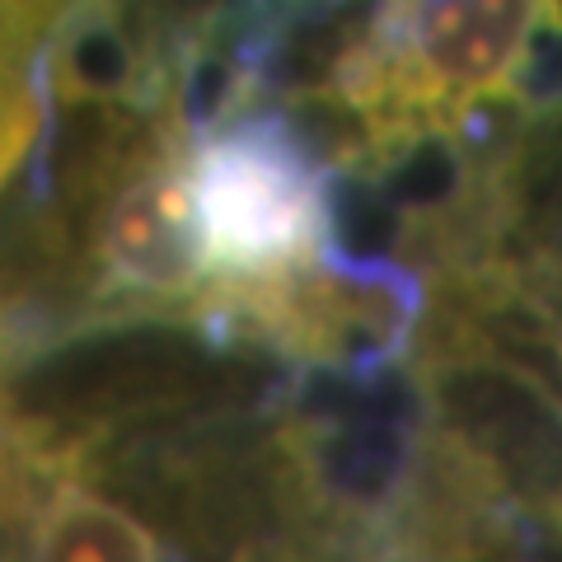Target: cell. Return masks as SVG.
I'll return each mask as SVG.
<instances>
[{"label": "cell", "instance_id": "obj_1", "mask_svg": "<svg viewBox=\"0 0 562 562\" xmlns=\"http://www.w3.org/2000/svg\"><path fill=\"white\" fill-rule=\"evenodd\" d=\"M543 14L549 0H384L338 66V99L380 150L460 127L525 80Z\"/></svg>", "mask_w": 562, "mask_h": 562}, {"label": "cell", "instance_id": "obj_2", "mask_svg": "<svg viewBox=\"0 0 562 562\" xmlns=\"http://www.w3.org/2000/svg\"><path fill=\"white\" fill-rule=\"evenodd\" d=\"M192 188L211 254V295L319 268L328 198L319 169L281 122L225 109L192 136Z\"/></svg>", "mask_w": 562, "mask_h": 562}, {"label": "cell", "instance_id": "obj_3", "mask_svg": "<svg viewBox=\"0 0 562 562\" xmlns=\"http://www.w3.org/2000/svg\"><path fill=\"white\" fill-rule=\"evenodd\" d=\"M33 562H169V553L132 506L80 473H61L38 512Z\"/></svg>", "mask_w": 562, "mask_h": 562}, {"label": "cell", "instance_id": "obj_4", "mask_svg": "<svg viewBox=\"0 0 562 562\" xmlns=\"http://www.w3.org/2000/svg\"><path fill=\"white\" fill-rule=\"evenodd\" d=\"M70 10L76 0H0V94L33 85Z\"/></svg>", "mask_w": 562, "mask_h": 562}, {"label": "cell", "instance_id": "obj_5", "mask_svg": "<svg viewBox=\"0 0 562 562\" xmlns=\"http://www.w3.org/2000/svg\"><path fill=\"white\" fill-rule=\"evenodd\" d=\"M286 562H310V558H286ZM319 562H436V553L417 549V543H357V549L338 543Z\"/></svg>", "mask_w": 562, "mask_h": 562}, {"label": "cell", "instance_id": "obj_6", "mask_svg": "<svg viewBox=\"0 0 562 562\" xmlns=\"http://www.w3.org/2000/svg\"><path fill=\"white\" fill-rule=\"evenodd\" d=\"M549 324H553V342H558V351H562V286H558V301H553V310H549Z\"/></svg>", "mask_w": 562, "mask_h": 562}]
</instances>
